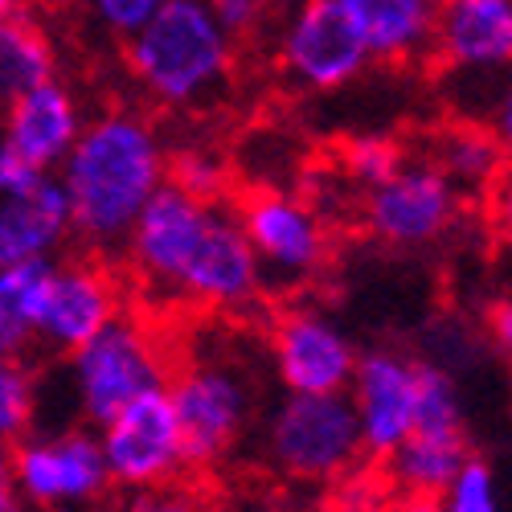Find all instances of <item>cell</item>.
I'll return each mask as SVG.
<instances>
[{"instance_id": "cell-12", "label": "cell", "mask_w": 512, "mask_h": 512, "mask_svg": "<svg viewBox=\"0 0 512 512\" xmlns=\"http://www.w3.org/2000/svg\"><path fill=\"white\" fill-rule=\"evenodd\" d=\"M267 345L283 394H345L361 357L349 328L316 304L283 308Z\"/></svg>"}, {"instance_id": "cell-23", "label": "cell", "mask_w": 512, "mask_h": 512, "mask_svg": "<svg viewBox=\"0 0 512 512\" xmlns=\"http://www.w3.org/2000/svg\"><path fill=\"white\" fill-rule=\"evenodd\" d=\"M58 259L0 267V357H33L46 287Z\"/></svg>"}, {"instance_id": "cell-5", "label": "cell", "mask_w": 512, "mask_h": 512, "mask_svg": "<svg viewBox=\"0 0 512 512\" xmlns=\"http://www.w3.org/2000/svg\"><path fill=\"white\" fill-rule=\"evenodd\" d=\"M164 390L181 426L185 472H209L242 443L254 418V381L238 361L201 353L173 365Z\"/></svg>"}, {"instance_id": "cell-19", "label": "cell", "mask_w": 512, "mask_h": 512, "mask_svg": "<svg viewBox=\"0 0 512 512\" xmlns=\"http://www.w3.org/2000/svg\"><path fill=\"white\" fill-rule=\"evenodd\" d=\"M373 62L418 66L435 58V17L439 0H336Z\"/></svg>"}, {"instance_id": "cell-39", "label": "cell", "mask_w": 512, "mask_h": 512, "mask_svg": "<svg viewBox=\"0 0 512 512\" xmlns=\"http://www.w3.org/2000/svg\"><path fill=\"white\" fill-rule=\"evenodd\" d=\"M13 9H21V0H0V17H9Z\"/></svg>"}, {"instance_id": "cell-38", "label": "cell", "mask_w": 512, "mask_h": 512, "mask_svg": "<svg viewBox=\"0 0 512 512\" xmlns=\"http://www.w3.org/2000/svg\"><path fill=\"white\" fill-rule=\"evenodd\" d=\"M9 512H58V508H41V504H25V500H17Z\"/></svg>"}, {"instance_id": "cell-25", "label": "cell", "mask_w": 512, "mask_h": 512, "mask_svg": "<svg viewBox=\"0 0 512 512\" xmlns=\"http://www.w3.org/2000/svg\"><path fill=\"white\" fill-rule=\"evenodd\" d=\"M414 431H463V394L443 361H414Z\"/></svg>"}, {"instance_id": "cell-29", "label": "cell", "mask_w": 512, "mask_h": 512, "mask_svg": "<svg viewBox=\"0 0 512 512\" xmlns=\"http://www.w3.org/2000/svg\"><path fill=\"white\" fill-rule=\"evenodd\" d=\"M168 0H87V29L103 46H123L132 33H140Z\"/></svg>"}, {"instance_id": "cell-13", "label": "cell", "mask_w": 512, "mask_h": 512, "mask_svg": "<svg viewBox=\"0 0 512 512\" xmlns=\"http://www.w3.org/2000/svg\"><path fill=\"white\" fill-rule=\"evenodd\" d=\"M99 431V447L107 459L111 488L132 492L148 484L177 480L185 472L181 455V426L168 402V390H148L132 398L119 414H111Z\"/></svg>"}, {"instance_id": "cell-15", "label": "cell", "mask_w": 512, "mask_h": 512, "mask_svg": "<svg viewBox=\"0 0 512 512\" xmlns=\"http://www.w3.org/2000/svg\"><path fill=\"white\" fill-rule=\"evenodd\" d=\"M70 238V205L58 173L0 152V267L58 259Z\"/></svg>"}, {"instance_id": "cell-27", "label": "cell", "mask_w": 512, "mask_h": 512, "mask_svg": "<svg viewBox=\"0 0 512 512\" xmlns=\"http://www.w3.org/2000/svg\"><path fill=\"white\" fill-rule=\"evenodd\" d=\"M168 181L201 201H226L234 173H230V160L213 144H177L168 148Z\"/></svg>"}, {"instance_id": "cell-7", "label": "cell", "mask_w": 512, "mask_h": 512, "mask_svg": "<svg viewBox=\"0 0 512 512\" xmlns=\"http://www.w3.org/2000/svg\"><path fill=\"white\" fill-rule=\"evenodd\" d=\"M271 37L279 74L304 95H336L373 66L357 25L336 0H291Z\"/></svg>"}, {"instance_id": "cell-14", "label": "cell", "mask_w": 512, "mask_h": 512, "mask_svg": "<svg viewBox=\"0 0 512 512\" xmlns=\"http://www.w3.org/2000/svg\"><path fill=\"white\" fill-rule=\"evenodd\" d=\"M263 295H267L263 263L254 254L234 205L222 201L213 209V222L177 283V304L197 308V312L238 316V312H250Z\"/></svg>"}, {"instance_id": "cell-37", "label": "cell", "mask_w": 512, "mask_h": 512, "mask_svg": "<svg viewBox=\"0 0 512 512\" xmlns=\"http://www.w3.org/2000/svg\"><path fill=\"white\" fill-rule=\"evenodd\" d=\"M41 5H50V9H78V5H87V0H41Z\"/></svg>"}, {"instance_id": "cell-36", "label": "cell", "mask_w": 512, "mask_h": 512, "mask_svg": "<svg viewBox=\"0 0 512 512\" xmlns=\"http://www.w3.org/2000/svg\"><path fill=\"white\" fill-rule=\"evenodd\" d=\"M17 504V488H13V447L0 443V512H9Z\"/></svg>"}, {"instance_id": "cell-30", "label": "cell", "mask_w": 512, "mask_h": 512, "mask_svg": "<svg viewBox=\"0 0 512 512\" xmlns=\"http://www.w3.org/2000/svg\"><path fill=\"white\" fill-rule=\"evenodd\" d=\"M439 512H504L496 472L484 459L472 455L459 467V476L447 484V492L439 496Z\"/></svg>"}, {"instance_id": "cell-31", "label": "cell", "mask_w": 512, "mask_h": 512, "mask_svg": "<svg viewBox=\"0 0 512 512\" xmlns=\"http://www.w3.org/2000/svg\"><path fill=\"white\" fill-rule=\"evenodd\" d=\"M287 5H291V0H213V13L222 17V25L238 41H246V37L271 33Z\"/></svg>"}, {"instance_id": "cell-35", "label": "cell", "mask_w": 512, "mask_h": 512, "mask_svg": "<svg viewBox=\"0 0 512 512\" xmlns=\"http://www.w3.org/2000/svg\"><path fill=\"white\" fill-rule=\"evenodd\" d=\"M488 336H492V345L500 349V357L512 365V295H504V300L492 304V312H488Z\"/></svg>"}, {"instance_id": "cell-28", "label": "cell", "mask_w": 512, "mask_h": 512, "mask_svg": "<svg viewBox=\"0 0 512 512\" xmlns=\"http://www.w3.org/2000/svg\"><path fill=\"white\" fill-rule=\"evenodd\" d=\"M406 156L410 152L390 136H357V140H349L345 148H340V173H345V181L357 193H365V189L381 185L386 177H394Z\"/></svg>"}, {"instance_id": "cell-3", "label": "cell", "mask_w": 512, "mask_h": 512, "mask_svg": "<svg viewBox=\"0 0 512 512\" xmlns=\"http://www.w3.org/2000/svg\"><path fill=\"white\" fill-rule=\"evenodd\" d=\"M62 361L70 381V406L87 426H103L132 398L160 390L177 365L156 324L136 312H119L99 336H91Z\"/></svg>"}, {"instance_id": "cell-16", "label": "cell", "mask_w": 512, "mask_h": 512, "mask_svg": "<svg viewBox=\"0 0 512 512\" xmlns=\"http://www.w3.org/2000/svg\"><path fill=\"white\" fill-rule=\"evenodd\" d=\"M349 402L357 414L361 451L369 459H386L414 431V357L402 349H369L357 357Z\"/></svg>"}, {"instance_id": "cell-18", "label": "cell", "mask_w": 512, "mask_h": 512, "mask_svg": "<svg viewBox=\"0 0 512 512\" xmlns=\"http://www.w3.org/2000/svg\"><path fill=\"white\" fill-rule=\"evenodd\" d=\"M435 58L455 74L512 66V0H439Z\"/></svg>"}, {"instance_id": "cell-11", "label": "cell", "mask_w": 512, "mask_h": 512, "mask_svg": "<svg viewBox=\"0 0 512 512\" xmlns=\"http://www.w3.org/2000/svg\"><path fill=\"white\" fill-rule=\"evenodd\" d=\"M119 312H127V279L103 263V254H70L54 263L46 304L37 324V349L70 357L91 336H99Z\"/></svg>"}, {"instance_id": "cell-10", "label": "cell", "mask_w": 512, "mask_h": 512, "mask_svg": "<svg viewBox=\"0 0 512 512\" xmlns=\"http://www.w3.org/2000/svg\"><path fill=\"white\" fill-rule=\"evenodd\" d=\"M234 213L263 263L267 291L304 287L324 271L332 254V234L312 197L279 185H259L234 201Z\"/></svg>"}, {"instance_id": "cell-17", "label": "cell", "mask_w": 512, "mask_h": 512, "mask_svg": "<svg viewBox=\"0 0 512 512\" xmlns=\"http://www.w3.org/2000/svg\"><path fill=\"white\" fill-rule=\"evenodd\" d=\"M82 123H87V111H82L78 95L62 78H50L0 115V152L29 168L58 173V164L70 156Z\"/></svg>"}, {"instance_id": "cell-4", "label": "cell", "mask_w": 512, "mask_h": 512, "mask_svg": "<svg viewBox=\"0 0 512 512\" xmlns=\"http://www.w3.org/2000/svg\"><path fill=\"white\" fill-rule=\"evenodd\" d=\"M263 455L300 484H340L365 459L349 394H283L263 422Z\"/></svg>"}, {"instance_id": "cell-26", "label": "cell", "mask_w": 512, "mask_h": 512, "mask_svg": "<svg viewBox=\"0 0 512 512\" xmlns=\"http://www.w3.org/2000/svg\"><path fill=\"white\" fill-rule=\"evenodd\" d=\"M41 377L29 357H0V443L13 447L37 426Z\"/></svg>"}, {"instance_id": "cell-33", "label": "cell", "mask_w": 512, "mask_h": 512, "mask_svg": "<svg viewBox=\"0 0 512 512\" xmlns=\"http://www.w3.org/2000/svg\"><path fill=\"white\" fill-rule=\"evenodd\" d=\"M484 209H488V226L500 242L512 246V164L504 168V177L484 193Z\"/></svg>"}, {"instance_id": "cell-22", "label": "cell", "mask_w": 512, "mask_h": 512, "mask_svg": "<svg viewBox=\"0 0 512 512\" xmlns=\"http://www.w3.org/2000/svg\"><path fill=\"white\" fill-rule=\"evenodd\" d=\"M426 156L443 168L447 181L463 197H484L504 177V168H508V156L500 152L496 136L488 132L484 123H476V119L447 123L443 132L435 136V148Z\"/></svg>"}, {"instance_id": "cell-2", "label": "cell", "mask_w": 512, "mask_h": 512, "mask_svg": "<svg viewBox=\"0 0 512 512\" xmlns=\"http://www.w3.org/2000/svg\"><path fill=\"white\" fill-rule=\"evenodd\" d=\"M123 70L156 111L185 115L218 103L238 66V37L213 13V0L168 5L119 46Z\"/></svg>"}, {"instance_id": "cell-6", "label": "cell", "mask_w": 512, "mask_h": 512, "mask_svg": "<svg viewBox=\"0 0 512 512\" xmlns=\"http://www.w3.org/2000/svg\"><path fill=\"white\" fill-rule=\"evenodd\" d=\"M222 201H201L185 193L181 185L164 181L152 201L140 209V218L127 230L119 259H123V279L132 283L148 304H177V283L193 259L197 242L205 238L213 209Z\"/></svg>"}, {"instance_id": "cell-9", "label": "cell", "mask_w": 512, "mask_h": 512, "mask_svg": "<svg viewBox=\"0 0 512 512\" xmlns=\"http://www.w3.org/2000/svg\"><path fill=\"white\" fill-rule=\"evenodd\" d=\"M467 197L431 156H406L398 173L361 193V226L394 250H426L463 222Z\"/></svg>"}, {"instance_id": "cell-20", "label": "cell", "mask_w": 512, "mask_h": 512, "mask_svg": "<svg viewBox=\"0 0 512 512\" xmlns=\"http://www.w3.org/2000/svg\"><path fill=\"white\" fill-rule=\"evenodd\" d=\"M467 459H472L467 431H410L398 451L381 459L386 463L381 476H386V484L394 492L443 496Z\"/></svg>"}, {"instance_id": "cell-8", "label": "cell", "mask_w": 512, "mask_h": 512, "mask_svg": "<svg viewBox=\"0 0 512 512\" xmlns=\"http://www.w3.org/2000/svg\"><path fill=\"white\" fill-rule=\"evenodd\" d=\"M13 488L17 500L41 508H95L111 492L99 431L87 422H62L50 431L33 426L25 439L13 443Z\"/></svg>"}, {"instance_id": "cell-21", "label": "cell", "mask_w": 512, "mask_h": 512, "mask_svg": "<svg viewBox=\"0 0 512 512\" xmlns=\"http://www.w3.org/2000/svg\"><path fill=\"white\" fill-rule=\"evenodd\" d=\"M58 78V41L29 9L0 17V115L41 82Z\"/></svg>"}, {"instance_id": "cell-34", "label": "cell", "mask_w": 512, "mask_h": 512, "mask_svg": "<svg viewBox=\"0 0 512 512\" xmlns=\"http://www.w3.org/2000/svg\"><path fill=\"white\" fill-rule=\"evenodd\" d=\"M361 512H439V496H418V492H394V488H386V496H377Z\"/></svg>"}, {"instance_id": "cell-24", "label": "cell", "mask_w": 512, "mask_h": 512, "mask_svg": "<svg viewBox=\"0 0 512 512\" xmlns=\"http://www.w3.org/2000/svg\"><path fill=\"white\" fill-rule=\"evenodd\" d=\"M443 91H447L451 115L484 123L512 164V66L500 74H455V70H447Z\"/></svg>"}, {"instance_id": "cell-32", "label": "cell", "mask_w": 512, "mask_h": 512, "mask_svg": "<svg viewBox=\"0 0 512 512\" xmlns=\"http://www.w3.org/2000/svg\"><path fill=\"white\" fill-rule=\"evenodd\" d=\"M115 512H201V492L189 488L177 476V480H164V484H148V488L123 492Z\"/></svg>"}, {"instance_id": "cell-1", "label": "cell", "mask_w": 512, "mask_h": 512, "mask_svg": "<svg viewBox=\"0 0 512 512\" xmlns=\"http://www.w3.org/2000/svg\"><path fill=\"white\" fill-rule=\"evenodd\" d=\"M70 205V234L91 254H119L127 230L168 181V140L136 107L87 115L70 156L58 164Z\"/></svg>"}]
</instances>
